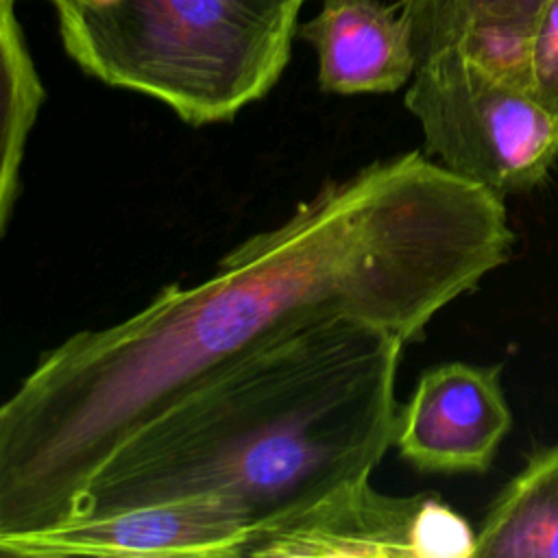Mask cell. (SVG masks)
I'll use <instances>...</instances> for the list:
<instances>
[{
  "label": "cell",
  "mask_w": 558,
  "mask_h": 558,
  "mask_svg": "<svg viewBox=\"0 0 558 558\" xmlns=\"http://www.w3.org/2000/svg\"><path fill=\"white\" fill-rule=\"evenodd\" d=\"M473 558H558V445L532 453L475 527Z\"/></svg>",
  "instance_id": "obj_9"
},
{
  "label": "cell",
  "mask_w": 558,
  "mask_h": 558,
  "mask_svg": "<svg viewBox=\"0 0 558 558\" xmlns=\"http://www.w3.org/2000/svg\"><path fill=\"white\" fill-rule=\"evenodd\" d=\"M512 427L501 366L442 362L399 408L395 445L423 473H484Z\"/></svg>",
  "instance_id": "obj_7"
},
{
  "label": "cell",
  "mask_w": 558,
  "mask_h": 558,
  "mask_svg": "<svg viewBox=\"0 0 558 558\" xmlns=\"http://www.w3.org/2000/svg\"><path fill=\"white\" fill-rule=\"evenodd\" d=\"M475 527L442 497L386 495L371 480L248 534L242 556L473 558Z\"/></svg>",
  "instance_id": "obj_5"
},
{
  "label": "cell",
  "mask_w": 558,
  "mask_h": 558,
  "mask_svg": "<svg viewBox=\"0 0 558 558\" xmlns=\"http://www.w3.org/2000/svg\"><path fill=\"white\" fill-rule=\"evenodd\" d=\"M305 0L59 2L68 57L192 126L233 120L283 74Z\"/></svg>",
  "instance_id": "obj_3"
},
{
  "label": "cell",
  "mask_w": 558,
  "mask_h": 558,
  "mask_svg": "<svg viewBox=\"0 0 558 558\" xmlns=\"http://www.w3.org/2000/svg\"><path fill=\"white\" fill-rule=\"evenodd\" d=\"M296 37L316 52V81L325 94H392L416 70L399 4L323 0L320 11L296 28Z\"/></svg>",
  "instance_id": "obj_8"
},
{
  "label": "cell",
  "mask_w": 558,
  "mask_h": 558,
  "mask_svg": "<svg viewBox=\"0 0 558 558\" xmlns=\"http://www.w3.org/2000/svg\"><path fill=\"white\" fill-rule=\"evenodd\" d=\"M484 74L532 94L536 22L534 15L499 13L475 20L456 46Z\"/></svg>",
  "instance_id": "obj_11"
},
{
  "label": "cell",
  "mask_w": 558,
  "mask_h": 558,
  "mask_svg": "<svg viewBox=\"0 0 558 558\" xmlns=\"http://www.w3.org/2000/svg\"><path fill=\"white\" fill-rule=\"evenodd\" d=\"M403 344L342 316L262 342L122 440L70 519L218 495L251 534L371 480L395 445Z\"/></svg>",
  "instance_id": "obj_2"
},
{
  "label": "cell",
  "mask_w": 558,
  "mask_h": 558,
  "mask_svg": "<svg viewBox=\"0 0 558 558\" xmlns=\"http://www.w3.org/2000/svg\"><path fill=\"white\" fill-rule=\"evenodd\" d=\"M0 2H13V0H0Z\"/></svg>",
  "instance_id": "obj_14"
},
{
  "label": "cell",
  "mask_w": 558,
  "mask_h": 558,
  "mask_svg": "<svg viewBox=\"0 0 558 558\" xmlns=\"http://www.w3.org/2000/svg\"><path fill=\"white\" fill-rule=\"evenodd\" d=\"M512 246L504 196L425 153L327 181L205 281L41 355L0 403V536L68 521L122 440L262 342L336 316L416 340Z\"/></svg>",
  "instance_id": "obj_1"
},
{
  "label": "cell",
  "mask_w": 558,
  "mask_h": 558,
  "mask_svg": "<svg viewBox=\"0 0 558 558\" xmlns=\"http://www.w3.org/2000/svg\"><path fill=\"white\" fill-rule=\"evenodd\" d=\"M403 102L425 155L499 196L536 187L558 159V116L477 70L460 48L421 61Z\"/></svg>",
  "instance_id": "obj_4"
},
{
  "label": "cell",
  "mask_w": 558,
  "mask_h": 558,
  "mask_svg": "<svg viewBox=\"0 0 558 558\" xmlns=\"http://www.w3.org/2000/svg\"><path fill=\"white\" fill-rule=\"evenodd\" d=\"M532 96L558 116V0H543L536 15Z\"/></svg>",
  "instance_id": "obj_13"
},
{
  "label": "cell",
  "mask_w": 558,
  "mask_h": 558,
  "mask_svg": "<svg viewBox=\"0 0 558 558\" xmlns=\"http://www.w3.org/2000/svg\"><path fill=\"white\" fill-rule=\"evenodd\" d=\"M543 0H401L399 9L410 28L416 65L427 57L456 48L469 26L486 15H536Z\"/></svg>",
  "instance_id": "obj_12"
},
{
  "label": "cell",
  "mask_w": 558,
  "mask_h": 558,
  "mask_svg": "<svg viewBox=\"0 0 558 558\" xmlns=\"http://www.w3.org/2000/svg\"><path fill=\"white\" fill-rule=\"evenodd\" d=\"M248 527L218 495L135 506L102 517L0 536L11 556H242Z\"/></svg>",
  "instance_id": "obj_6"
},
{
  "label": "cell",
  "mask_w": 558,
  "mask_h": 558,
  "mask_svg": "<svg viewBox=\"0 0 558 558\" xmlns=\"http://www.w3.org/2000/svg\"><path fill=\"white\" fill-rule=\"evenodd\" d=\"M46 89L26 48L13 2H0V238L20 183L28 133Z\"/></svg>",
  "instance_id": "obj_10"
}]
</instances>
